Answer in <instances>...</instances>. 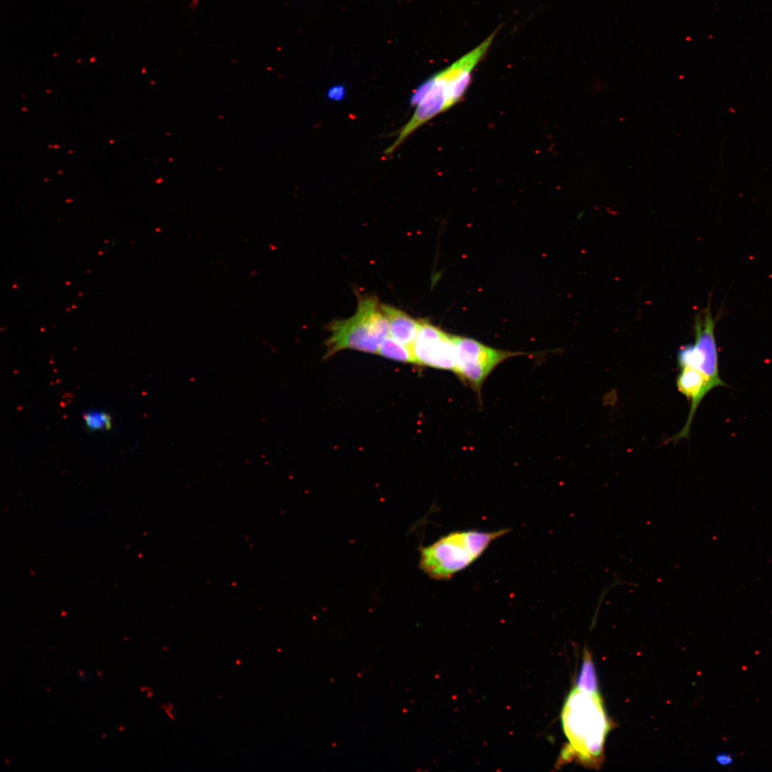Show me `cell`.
<instances>
[{
  "mask_svg": "<svg viewBox=\"0 0 772 772\" xmlns=\"http://www.w3.org/2000/svg\"><path fill=\"white\" fill-rule=\"evenodd\" d=\"M576 681V688L578 689L590 694L600 693L594 663L591 654L586 648Z\"/></svg>",
  "mask_w": 772,
  "mask_h": 772,
  "instance_id": "obj_10",
  "label": "cell"
},
{
  "mask_svg": "<svg viewBox=\"0 0 772 772\" xmlns=\"http://www.w3.org/2000/svg\"><path fill=\"white\" fill-rule=\"evenodd\" d=\"M86 429L90 431H104L112 427V417L106 412L90 410L83 415Z\"/></svg>",
  "mask_w": 772,
  "mask_h": 772,
  "instance_id": "obj_12",
  "label": "cell"
},
{
  "mask_svg": "<svg viewBox=\"0 0 772 772\" xmlns=\"http://www.w3.org/2000/svg\"><path fill=\"white\" fill-rule=\"evenodd\" d=\"M357 307L350 317L331 321L330 335L325 344L329 357L345 349L377 354L381 342L389 335V322L377 297L359 292Z\"/></svg>",
  "mask_w": 772,
  "mask_h": 772,
  "instance_id": "obj_4",
  "label": "cell"
},
{
  "mask_svg": "<svg viewBox=\"0 0 772 772\" xmlns=\"http://www.w3.org/2000/svg\"><path fill=\"white\" fill-rule=\"evenodd\" d=\"M508 529L451 532L420 549V567L430 578L447 580L467 568Z\"/></svg>",
  "mask_w": 772,
  "mask_h": 772,
  "instance_id": "obj_3",
  "label": "cell"
},
{
  "mask_svg": "<svg viewBox=\"0 0 772 772\" xmlns=\"http://www.w3.org/2000/svg\"><path fill=\"white\" fill-rule=\"evenodd\" d=\"M412 352L415 364L417 365L454 371V335L427 320H420V326Z\"/></svg>",
  "mask_w": 772,
  "mask_h": 772,
  "instance_id": "obj_7",
  "label": "cell"
},
{
  "mask_svg": "<svg viewBox=\"0 0 772 772\" xmlns=\"http://www.w3.org/2000/svg\"><path fill=\"white\" fill-rule=\"evenodd\" d=\"M381 307L389 322V335L412 351L419 329L420 320H415L404 311L391 305L381 303Z\"/></svg>",
  "mask_w": 772,
  "mask_h": 772,
  "instance_id": "obj_9",
  "label": "cell"
},
{
  "mask_svg": "<svg viewBox=\"0 0 772 772\" xmlns=\"http://www.w3.org/2000/svg\"><path fill=\"white\" fill-rule=\"evenodd\" d=\"M676 387L678 390L691 401V407L684 426L678 433L670 439L671 441L688 437L691 423L698 405L704 397L716 387L703 373L688 367H680V372L676 378Z\"/></svg>",
  "mask_w": 772,
  "mask_h": 772,
  "instance_id": "obj_8",
  "label": "cell"
},
{
  "mask_svg": "<svg viewBox=\"0 0 772 772\" xmlns=\"http://www.w3.org/2000/svg\"><path fill=\"white\" fill-rule=\"evenodd\" d=\"M716 323L709 300L707 306L695 317L694 342L679 348L677 362L679 367H691L703 373L716 387H726L719 375Z\"/></svg>",
  "mask_w": 772,
  "mask_h": 772,
  "instance_id": "obj_5",
  "label": "cell"
},
{
  "mask_svg": "<svg viewBox=\"0 0 772 772\" xmlns=\"http://www.w3.org/2000/svg\"><path fill=\"white\" fill-rule=\"evenodd\" d=\"M498 31V29L495 30L479 45L417 89L411 100L413 105H417L413 115L401 129L385 154H390L415 130L450 109L463 97L470 84L474 69L488 52Z\"/></svg>",
  "mask_w": 772,
  "mask_h": 772,
  "instance_id": "obj_1",
  "label": "cell"
},
{
  "mask_svg": "<svg viewBox=\"0 0 772 772\" xmlns=\"http://www.w3.org/2000/svg\"><path fill=\"white\" fill-rule=\"evenodd\" d=\"M455 366L453 372L475 392H480L490 374L505 360L523 353L489 347L475 340L454 335Z\"/></svg>",
  "mask_w": 772,
  "mask_h": 772,
  "instance_id": "obj_6",
  "label": "cell"
},
{
  "mask_svg": "<svg viewBox=\"0 0 772 772\" xmlns=\"http://www.w3.org/2000/svg\"><path fill=\"white\" fill-rule=\"evenodd\" d=\"M377 355L392 360L415 364L412 351L390 335L381 342Z\"/></svg>",
  "mask_w": 772,
  "mask_h": 772,
  "instance_id": "obj_11",
  "label": "cell"
},
{
  "mask_svg": "<svg viewBox=\"0 0 772 772\" xmlns=\"http://www.w3.org/2000/svg\"><path fill=\"white\" fill-rule=\"evenodd\" d=\"M716 762L721 766L727 767L733 764L734 757L728 752H720L715 756Z\"/></svg>",
  "mask_w": 772,
  "mask_h": 772,
  "instance_id": "obj_13",
  "label": "cell"
},
{
  "mask_svg": "<svg viewBox=\"0 0 772 772\" xmlns=\"http://www.w3.org/2000/svg\"><path fill=\"white\" fill-rule=\"evenodd\" d=\"M561 720L569 741L563 754L565 759L575 756L585 766L600 767L605 738L613 726L600 694H590L575 687L567 697Z\"/></svg>",
  "mask_w": 772,
  "mask_h": 772,
  "instance_id": "obj_2",
  "label": "cell"
}]
</instances>
